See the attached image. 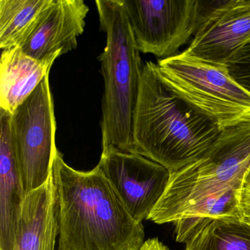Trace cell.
<instances>
[{"mask_svg":"<svg viewBox=\"0 0 250 250\" xmlns=\"http://www.w3.org/2000/svg\"><path fill=\"white\" fill-rule=\"evenodd\" d=\"M229 75L250 94V41L226 64Z\"/></svg>","mask_w":250,"mask_h":250,"instance_id":"obj_16","label":"cell"},{"mask_svg":"<svg viewBox=\"0 0 250 250\" xmlns=\"http://www.w3.org/2000/svg\"><path fill=\"white\" fill-rule=\"evenodd\" d=\"M53 0H0V48L20 46Z\"/></svg>","mask_w":250,"mask_h":250,"instance_id":"obj_15","label":"cell"},{"mask_svg":"<svg viewBox=\"0 0 250 250\" xmlns=\"http://www.w3.org/2000/svg\"><path fill=\"white\" fill-rule=\"evenodd\" d=\"M11 113L0 108V250H14L26 194L13 143Z\"/></svg>","mask_w":250,"mask_h":250,"instance_id":"obj_11","label":"cell"},{"mask_svg":"<svg viewBox=\"0 0 250 250\" xmlns=\"http://www.w3.org/2000/svg\"><path fill=\"white\" fill-rule=\"evenodd\" d=\"M49 76L11 114V135L26 194L48 181L58 150Z\"/></svg>","mask_w":250,"mask_h":250,"instance_id":"obj_6","label":"cell"},{"mask_svg":"<svg viewBox=\"0 0 250 250\" xmlns=\"http://www.w3.org/2000/svg\"><path fill=\"white\" fill-rule=\"evenodd\" d=\"M199 228L185 250H250V225L235 218L193 217Z\"/></svg>","mask_w":250,"mask_h":250,"instance_id":"obj_14","label":"cell"},{"mask_svg":"<svg viewBox=\"0 0 250 250\" xmlns=\"http://www.w3.org/2000/svg\"><path fill=\"white\" fill-rule=\"evenodd\" d=\"M157 65L174 90L221 129L250 121V94L229 75L225 65L182 53L159 60Z\"/></svg>","mask_w":250,"mask_h":250,"instance_id":"obj_5","label":"cell"},{"mask_svg":"<svg viewBox=\"0 0 250 250\" xmlns=\"http://www.w3.org/2000/svg\"><path fill=\"white\" fill-rule=\"evenodd\" d=\"M88 12L83 0H53L20 47L39 61L58 59L77 47V39L84 33Z\"/></svg>","mask_w":250,"mask_h":250,"instance_id":"obj_10","label":"cell"},{"mask_svg":"<svg viewBox=\"0 0 250 250\" xmlns=\"http://www.w3.org/2000/svg\"><path fill=\"white\" fill-rule=\"evenodd\" d=\"M52 174L58 250H140L146 241L143 223L133 219L99 167L77 170L65 163L58 149Z\"/></svg>","mask_w":250,"mask_h":250,"instance_id":"obj_1","label":"cell"},{"mask_svg":"<svg viewBox=\"0 0 250 250\" xmlns=\"http://www.w3.org/2000/svg\"><path fill=\"white\" fill-rule=\"evenodd\" d=\"M250 170L248 121L222 130L200 158L171 174L165 194L147 220L162 225L188 217L206 200L241 189Z\"/></svg>","mask_w":250,"mask_h":250,"instance_id":"obj_4","label":"cell"},{"mask_svg":"<svg viewBox=\"0 0 250 250\" xmlns=\"http://www.w3.org/2000/svg\"><path fill=\"white\" fill-rule=\"evenodd\" d=\"M137 49L158 58L175 54L194 35L206 2L200 0H123Z\"/></svg>","mask_w":250,"mask_h":250,"instance_id":"obj_7","label":"cell"},{"mask_svg":"<svg viewBox=\"0 0 250 250\" xmlns=\"http://www.w3.org/2000/svg\"><path fill=\"white\" fill-rule=\"evenodd\" d=\"M57 58L39 61L17 46L4 50L0 61V108L14 113L31 95Z\"/></svg>","mask_w":250,"mask_h":250,"instance_id":"obj_13","label":"cell"},{"mask_svg":"<svg viewBox=\"0 0 250 250\" xmlns=\"http://www.w3.org/2000/svg\"><path fill=\"white\" fill-rule=\"evenodd\" d=\"M140 250H169L157 238H149L145 241Z\"/></svg>","mask_w":250,"mask_h":250,"instance_id":"obj_18","label":"cell"},{"mask_svg":"<svg viewBox=\"0 0 250 250\" xmlns=\"http://www.w3.org/2000/svg\"><path fill=\"white\" fill-rule=\"evenodd\" d=\"M240 219L250 225V170L244 177L238 200Z\"/></svg>","mask_w":250,"mask_h":250,"instance_id":"obj_17","label":"cell"},{"mask_svg":"<svg viewBox=\"0 0 250 250\" xmlns=\"http://www.w3.org/2000/svg\"><path fill=\"white\" fill-rule=\"evenodd\" d=\"M101 30L106 43L99 56L103 76L102 150L135 153L132 126L143 65L123 0H97Z\"/></svg>","mask_w":250,"mask_h":250,"instance_id":"obj_3","label":"cell"},{"mask_svg":"<svg viewBox=\"0 0 250 250\" xmlns=\"http://www.w3.org/2000/svg\"><path fill=\"white\" fill-rule=\"evenodd\" d=\"M59 235L53 176L26 195L16 231L14 250H55Z\"/></svg>","mask_w":250,"mask_h":250,"instance_id":"obj_12","label":"cell"},{"mask_svg":"<svg viewBox=\"0 0 250 250\" xmlns=\"http://www.w3.org/2000/svg\"><path fill=\"white\" fill-rule=\"evenodd\" d=\"M206 5L194 39L182 54L213 65H226L250 41V0Z\"/></svg>","mask_w":250,"mask_h":250,"instance_id":"obj_9","label":"cell"},{"mask_svg":"<svg viewBox=\"0 0 250 250\" xmlns=\"http://www.w3.org/2000/svg\"><path fill=\"white\" fill-rule=\"evenodd\" d=\"M222 131L174 90L157 64L143 65L133 116L135 153L174 173L200 158Z\"/></svg>","mask_w":250,"mask_h":250,"instance_id":"obj_2","label":"cell"},{"mask_svg":"<svg viewBox=\"0 0 250 250\" xmlns=\"http://www.w3.org/2000/svg\"><path fill=\"white\" fill-rule=\"evenodd\" d=\"M97 166L138 222L147 219L155 208L171 177L170 172L160 164L115 147L102 150Z\"/></svg>","mask_w":250,"mask_h":250,"instance_id":"obj_8","label":"cell"}]
</instances>
